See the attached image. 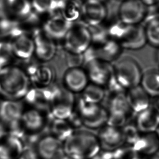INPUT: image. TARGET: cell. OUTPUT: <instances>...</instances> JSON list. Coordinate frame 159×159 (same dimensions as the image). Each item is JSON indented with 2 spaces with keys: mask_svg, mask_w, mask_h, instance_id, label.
<instances>
[{
  "mask_svg": "<svg viewBox=\"0 0 159 159\" xmlns=\"http://www.w3.org/2000/svg\"><path fill=\"white\" fill-rule=\"evenodd\" d=\"M133 146L141 157H152L159 151V139L155 132L141 133Z\"/></svg>",
  "mask_w": 159,
  "mask_h": 159,
  "instance_id": "20",
  "label": "cell"
},
{
  "mask_svg": "<svg viewBox=\"0 0 159 159\" xmlns=\"http://www.w3.org/2000/svg\"><path fill=\"white\" fill-rule=\"evenodd\" d=\"M113 159H141V157L131 145L124 143L113 151Z\"/></svg>",
  "mask_w": 159,
  "mask_h": 159,
  "instance_id": "31",
  "label": "cell"
},
{
  "mask_svg": "<svg viewBox=\"0 0 159 159\" xmlns=\"http://www.w3.org/2000/svg\"><path fill=\"white\" fill-rule=\"evenodd\" d=\"M93 159H113V151L101 148Z\"/></svg>",
  "mask_w": 159,
  "mask_h": 159,
  "instance_id": "40",
  "label": "cell"
},
{
  "mask_svg": "<svg viewBox=\"0 0 159 159\" xmlns=\"http://www.w3.org/2000/svg\"><path fill=\"white\" fill-rule=\"evenodd\" d=\"M52 117L49 111L24 106L20 122L25 134H39L47 132V127Z\"/></svg>",
  "mask_w": 159,
  "mask_h": 159,
  "instance_id": "8",
  "label": "cell"
},
{
  "mask_svg": "<svg viewBox=\"0 0 159 159\" xmlns=\"http://www.w3.org/2000/svg\"><path fill=\"white\" fill-rule=\"evenodd\" d=\"M31 86L26 72L19 67L6 66L0 70V98L22 101Z\"/></svg>",
  "mask_w": 159,
  "mask_h": 159,
  "instance_id": "1",
  "label": "cell"
},
{
  "mask_svg": "<svg viewBox=\"0 0 159 159\" xmlns=\"http://www.w3.org/2000/svg\"><path fill=\"white\" fill-rule=\"evenodd\" d=\"M125 95L131 111L136 115L151 106L152 98L141 85L126 90Z\"/></svg>",
  "mask_w": 159,
  "mask_h": 159,
  "instance_id": "17",
  "label": "cell"
},
{
  "mask_svg": "<svg viewBox=\"0 0 159 159\" xmlns=\"http://www.w3.org/2000/svg\"><path fill=\"white\" fill-rule=\"evenodd\" d=\"M49 110L54 118L66 119L75 110L76 95L63 86L49 87Z\"/></svg>",
  "mask_w": 159,
  "mask_h": 159,
  "instance_id": "4",
  "label": "cell"
},
{
  "mask_svg": "<svg viewBox=\"0 0 159 159\" xmlns=\"http://www.w3.org/2000/svg\"><path fill=\"white\" fill-rule=\"evenodd\" d=\"M3 5L11 16L19 19L28 18L33 11L29 0H5Z\"/></svg>",
  "mask_w": 159,
  "mask_h": 159,
  "instance_id": "26",
  "label": "cell"
},
{
  "mask_svg": "<svg viewBox=\"0 0 159 159\" xmlns=\"http://www.w3.org/2000/svg\"></svg>",
  "mask_w": 159,
  "mask_h": 159,
  "instance_id": "51",
  "label": "cell"
},
{
  "mask_svg": "<svg viewBox=\"0 0 159 159\" xmlns=\"http://www.w3.org/2000/svg\"><path fill=\"white\" fill-rule=\"evenodd\" d=\"M47 131L50 134L64 142L75 131L66 119L52 117L49 121Z\"/></svg>",
  "mask_w": 159,
  "mask_h": 159,
  "instance_id": "25",
  "label": "cell"
},
{
  "mask_svg": "<svg viewBox=\"0 0 159 159\" xmlns=\"http://www.w3.org/2000/svg\"><path fill=\"white\" fill-rule=\"evenodd\" d=\"M141 159H152L149 158V157H142Z\"/></svg>",
  "mask_w": 159,
  "mask_h": 159,
  "instance_id": "47",
  "label": "cell"
},
{
  "mask_svg": "<svg viewBox=\"0 0 159 159\" xmlns=\"http://www.w3.org/2000/svg\"><path fill=\"white\" fill-rule=\"evenodd\" d=\"M135 123L141 133H154L159 124V114L152 105L136 114Z\"/></svg>",
  "mask_w": 159,
  "mask_h": 159,
  "instance_id": "22",
  "label": "cell"
},
{
  "mask_svg": "<svg viewBox=\"0 0 159 159\" xmlns=\"http://www.w3.org/2000/svg\"><path fill=\"white\" fill-rule=\"evenodd\" d=\"M75 110L81 117L84 127L99 130L106 124L108 112L100 104L86 102L79 95L76 97Z\"/></svg>",
  "mask_w": 159,
  "mask_h": 159,
  "instance_id": "5",
  "label": "cell"
},
{
  "mask_svg": "<svg viewBox=\"0 0 159 159\" xmlns=\"http://www.w3.org/2000/svg\"><path fill=\"white\" fill-rule=\"evenodd\" d=\"M95 47L98 58L111 63L120 57L123 49L119 43L110 38L102 44Z\"/></svg>",
  "mask_w": 159,
  "mask_h": 159,
  "instance_id": "24",
  "label": "cell"
},
{
  "mask_svg": "<svg viewBox=\"0 0 159 159\" xmlns=\"http://www.w3.org/2000/svg\"><path fill=\"white\" fill-rule=\"evenodd\" d=\"M114 75L117 81L128 90L141 84L143 73L139 64L131 57H125L113 66Z\"/></svg>",
  "mask_w": 159,
  "mask_h": 159,
  "instance_id": "6",
  "label": "cell"
},
{
  "mask_svg": "<svg viewBox=\"0 0 159 159\" xmlns=\"http://www.w3.org/2000/svg\"><path fill=\"white\" fill-rule=\"evenodd\" d=\"M64 39L67 51L75 55H82L92 44L89 26L81 24L73 25Z\"/></svg>",
  "mask_w": 159,
  "mask_h": 159,
  "instance_id": "7",
  "label": "cell"
},
{
  "mask_svg": "<svg viewBox=\"0 0 159 159\" xmlns=\"http://www.w3.org/2000/svg\"><path fill=\"white\" fill-rule=\"evenodd\" d=\"M49 87L40 89L31 85L21 102L25 106L49 111Z\"/></svg>",
  "mask_w": 159,
  "mask_h": 159,
  "instance_id": "19",
  "label": "cell"
},
{
  "mask_svg": "<svg viewBox=\"0 0 159 159\" xmlns=\"http://www.w3.org/2000/svg\"><path fill=\"white\" fill-rule=\"evenodd\" d=\"M146 6H156L159 2V0H141Z\"/></svg>",
  "mask_w": 159,
  "mask_h": 159,
  "instance_id": "42",
  "label": "cell"
},
{
  "mask_svg": "<svg viewBox=\"0 0 159 159\" xmlns=\"http://www.w3.org/2000/svg\"><path fill=\"white\" fill-rule=\"evenodd\" d=\"M19 159H40L35 149L33 147H25Z\"/></svg>",
  "mask_w": 159,
  "mask_h": 159,
  "instance_id": "39",
  "label": "cell"
},
{
  "mask_svg": "<svg viewBox=\"0 0 159 159\" xmlns=\"http://www.w3.org/2000/svg\"><path fill=\"white\" fill-rule=\"evenodd\" d=\"M85 66L89 81L103 87L114 75L113 66L111 63L100 59L93 61Z\"/></svg>",
  "mask_w": 159,
  "mask_h": 159,
  "instance_id": "10",
  "label": "cell"
},
{
  "mask_svg": "<svg viewBox=\"0 0 159 159\" xmlns=\"http://www.w3.org/2000/svg\"><path fill=\"white\" fill-rule=\"evenodd\" d=\"M105 98H107L106 108L108 112H118L125 113L128 115L132 112L126 99L125 93L112 95Z\"/></svg>",
  "mask_w": 159,
  "mask_h": 159,
  "instance_id": "28",
  "label": "cell"
},
{
  "mask_svg": "<svg viewBox=\"0 0 159 159\" xmlns=\"http://www.w3.org/2000/svg\"><path fill=\"white\" fill-rule=\"evenodd\" d=\"M157 8H159V2L158 3V4H157Z\"/></svg>",
  "mask_w": 159,
  "mask_h": 159,
  "instance_id": "49",
  "label": "cell"
},
{
  "mask_svg": "<svg viewBox=\"0 0 159 159\" xmlns=\"http://www.w3.org/2000/svg\"><path fill=\"white\" fill-rule=\"evenodd\" d=\"M72 25L71 21L64 16H55L45 22L43 32L52 39H61L64 38Z\"/></svg>",
  "mask_w": 159,
  "mask_h": 159,
  "instance_id": "16",
  "label": "cell"
},
{
  "mask_svg": "<svg viewBox=\"0 0 159 159\" xmlns=\"http://www.w3.org/2000/svg\"><path fill=\"white\" fill-rule=\"evenodd\" d=\"M66 120L68 123L69 125L74 131L80 130L84 127V124L81 117H80L79 114L75 110H74L72 113Z\"/></svg>",
  "mask_w": 159,
  "mask_h": 159,
  "instance_id": "38",
  "label": "cell"
},
{
  "mask_svg": "<svg viewBox=\"0 0 159 159\" xmlns=\"http://www.w3.org/2000/svg\"><path fill=\"white\" fill-rule=\"evenodd\" d=\"M156 61L159 66V48H158V51H157V54H156Z\"/></svg>",
  "mask_w": 159,
  "mask_h": 159,
  "instance_id": "45",
  "label": "cell"
},
{
  "mask_svg": "<svg viewBox=\"0 0 159 159\" xmlns=\"http://www.w3.org/2000/svg\"><path fill=\"white\" fill-rule=\"evenodd\" d=\"M34 148L40 159H52L63 151V142L48 132L43 133Z\"/></svg>",
  "mask_w": 159,
  "mask_h": 159,
  "instance_id": "14",
  "label": "cell"
},
{
  "mask_svg": "<svg viewBox=\"0 0 159 159\" xmlns=\"http://www.w3.org/2000/svg\"><path fill=\"white\" fill-rule=\"evenodd\" d=\"M11 16L4 5L0 3V30L6 31L11 26Z\"/></svg>",
  "mask_w": 159,
  "mask_h": 159,
  "instance_id": "37",
  "label": "cell"
},
{
  "mask_svg": "<svg viewBox=\"0 0 159 159\" xmlns=\"http://www.w3.org/2000/svg\"><path fill=\"white\" fill-rule=\"evenodd\" d=\"M140 85L151 98L159 96V69H150L143 73Z\"/></svg>",
  "mask_w": 159,
  "mask_h": 159,
  "instance_id": "27",
  "label": "cell"
},
{
  "mask_svg": "<svg viewBox=\"0 0 159 159\" xmlns=\"http://www.w3.org/2000/svg\"><path fill=\"white\" fill-rule=\"evenodd\" d=\"M97 136L101 148L113 151L125 143L121 129L106 124L98 130Z\"/></svg>",
  "mask_w": 159,
  "mask_h": 159,
  "instance_id": "15",
  "label": "cell"
},
{
  "mask_svg": "<svg viewBox=\"0 0 159 159\" xmlns=\"http://www.w3.org/2000/svg\"><path fill=\"white\" fill-rule=\"evenodd\" d=\"M72 159L71 157L66 154L63 152V150L61 152H60L53 159Z\"/></svg>",
  "mask_w": 159,
  "mask_h": 159,
  "instance_id": "43",
  "label": "cell"
},
{
  "mask_svg": "<svg viewBox=\"0 0 159 159\" xmlns=\"http://www.w3.org/2000/svg\"><path fill=\"white\" fill-rule=\"evenodd\" d=\"M155 133H156V134H157V137H158V138L159 139V124L157 129H156V130L155 131Z\"/></svg>",
  "mask_w": 159,
  "mask_h": 159,
  "instance_id": "46",
  "label": "cell"
},
{
  "mask_svg": "<svg viewBox=\"0 0 159 159\" xmlns=\"http://www.w3.org/2000/svg\"><path fill=\"white\" fill-rule=\"evenodd\" d=\"M86 71L80 66H71L64 73L62 86L74 94H80L89 84Z\"/></svg>",
  "mask_w": 159,
  "mask_h": 159,
  "instance_id": "11",
  "label": "cell"
},
{
  "mask_svg": "<svg viewBox=\"0 0 159 159\" xmlns=\"http://www.w3.org/2000/svg\"><path fill=\"white\" fill-rule=\"evenodd\" d=\"M89 27L91 32L92 44L94 45L98 46L110 38L107 27L102 26V24Z\"/></svg>",
  "mask_w": 159,
  "mask_h": 159,
  "instance_id": "33",
  "label": "cell"
},
{
  "mask_svg": "<svg viewBox=\"0 0 159 159\" xmlns=\"http://www.w3.org/2000/svg\"><path fill=\"white\" fill-rule=\"evenodd\" d=\"M33 10L40 14L47 13L55 8L56 0H32Z\"/></svg>",
  "mask_w": 159,
  "mask_h": 159,
  "instance_id": "35",
  "label": "cell"
},
{
  "mask_svg": "<svg viewBox=\"0 0 159 159\" xmlns=\"http://www.w3.org/2000/svg\"><path fill=\"white\" fill-rule=\"evenodd\" d=\"M24 109L21 101L0 98V123L7 128L19 122Z\"/></svg>",
  "mask_w": 159,
  "mask_h": 159,
  "instance_id": "13",
  "label": "cell"
},
{
  "mask_svg": "<svg viewBox=\"0 0 159 159\" xmlns=\"http://www.w3.org/2000/svg\"><path fill=\"white\" fill-rule=\"evenodd\" d=\"M79 95L86 102L100 104L106 98V92L103 87L91 83Z\"/></svg>",
  "mask_w": 159,
  "mask_h": 159,
  "instance_id": "29",
  "label": "cell"
},
{
  "mask_svg": "<svg viewBox=\"0 0 159 159\" xmlns=\"http://www.w3.org/2000/svg\"><path fill=\"white\" fill-rule=\"evenodd\" d=\"M7 134H7V130L5 125H3L1 123H0V139Z\"/></svg>",
  "mask_w": 159,
  "mask_h": 159,
  "instance_id": "44",
  "label": "cell"
},
{
  "mask_svg": "<svg viewBox=\"0 0 159 159\" xmlns=\"http://www.w3.org/2000/svg\"><path fill=\"white\" fill-rule=\"evenodd\" d=\"M35 45V54L40 60L49 61L55 55L56 45L53 39L45 34L38 33L33 38Z\"/></svg>",
  "mask_w": 159,
  "mask_h": 159,
  "instance_id": "23",
  "label": "cell"
},
{
  "mask_svg": "<svg viewBox=\"0 0 159 159\" xmlns=\"http://www.w3.org/2000/svg\"><path fill=\"white\" fill-rule=\"evenodd\" d=\"M104 88L106 92V97L126 93V89L117 81L115 75H113Z\"/></svg>",
  "mask_w": 159,
  "mask_h": 159,
  "instance_id": "36",
  "label": "cell"
},
{
  "mask_svg": "<svg viewBox=\"0 0 159 159\" xmlns=\"http://www.w3.org/2000/svg\"><path fill=\"white\" fill-rule=\"evenodd\" d=\"M147 8L141 0H123L118 9V19L126 25L140 24L145 18Z\"/></svg>",
  "mask_w": 159,
  "mask_h": 159,
  "instance_id": "9",
  "label": "cell"
},
{
  "mask_svg": "<svg viewBox=\"0 0 159 159\" xmlns=\"http://www.w3.org/2000/svg\"><path fill=\"white\" fill-rule=\"evenodd\" d=\"M151 105L156 110L159 114V96L152 98Z\"/></svg>",
  "mask_w": 159,
  "mask_h": 159,
  "instance_id": "41",
  "label": "cell"
},
{
  "mask_svg": "<svg viewBox=\"0 0 159 159\" xmlns=\"http://www.w3.org/2000/svg\"><path fill=\"white\" fill-rule=\"evenodd\" d=\"M107 28L110 38L119 43L123 49L138 50L147 43L144 27L142 25H126L118 20Z\"/></svg>",
  "mask_w": 159,
  "mask_h": 159,
  "instance_id": "3",
  "label": "cell"
},
{
  "mask_svg": "<svg viewBox=\"0 0 159 159\" xmlns=\"http://www.w3.org/2000/svg\"><path fill=\"white\" fill-rule=\"evenodd\" d=\"M101 148L97 135L78 130L63 142L64 153L72 159H92Z\"/></svg>",
  "mask_w": 159,
  "mask_h": 159,
  "instance_id": "2",
  "label": "cell"
},
{
  "mask_svg": "<svg viewBox=\"0 0 159 159\" xmlns=\"http://www.w3.org/2000/svg\"><path fill=\"white\" fill-rule=\"evenodd\" d=\"M144 27L147 43L152 47L159 48V16L147 21Z\"/></svg>",
  "mask_w": 159,
  "mask_h": 159,
  "instance_id": "30",
  "label": "cell"
},
{
  "mask_svg": "<svg viewBox=\"0 0 159 159\" xmlns=\"http://www.w3.org/2000/svg\"><path fill=\"white\" fill-rule=\"evenodd\" d=\"M97 1H101V2H103L105 0H97Z\"/></svg>",
  "mask_w": 159,
  "mask_h": 159,
  "instance_id": "48",
  "label": "cell"
},
{
  "mask_svg": "<svg viewBox=\"0 0 159 159\" xmlns=\"http://www.w3.org/2000/svg\"><path fill=\"white\" fill-rule=\"evenodd\" d=\"M107 16L104 3L97 0H86L82 5L81 16L88 26L102 24Z\"/></svg>",
  "mask_w": 159,
  "mask_h": 159,
  "instance_id": "12",
  "label": "cell"
},
{
  "mask_svg": "<svg viewBox=\"0 0 159 159\" xmlns=\"http://www.w3.org/2000/svg\"><path fill=\"white\" fill-rule=\"evenodd\" d=\"M125 143L133 146L137 141L141 132L134 123L127 122L121 128Z\"/></svg>",
  "mask_w": 159,
  "mask_h": 159,
  "instance_id": "32",
  "label": "cell"
},
{
  "mask_svg": "<svg viewBox=\"0 0 159 159\" xmlns=\"http://www.w3.org/2000/svg\"></svg>",
  "mask_w": 159,
  "mask_h": 159,
  "instance_id": "50",
  "label": "cell"
},
{
  "mask_svg": "<svg viewBox=\"0 0 159 159\" xmlns=\"http://www.w3.org/2000/svg\"><path fill=\"white\" fill-rule=\"evenodd\" d=\"M24 148L20 138L5 135L0 139V159H19Z\"/></svg>",
  "mask_w": 159,
  "mask_h": 159,
  "instance_id": "18",
  "label": "cell"
},
{
  "mask_svg": "<svg viewBox=\"0 0 159 159\" xmlns=\"http://www.w3.org/2000/svg\"><path fill=\"white\" fill-rule=\"evenodd\" d=\"M106 124L117 128H122L128 122L129 115L118 112H108Z\"/></svg>",
  "mask_w": 159,
  "mask_h": 159,
  "instance_id": "34",
  "label": "cell"
},
{
  "mask_svg": "<svg viewBox=\"0 0 159 159\" xmlns=\"http://www.w3.org/2000/svg\"><path fill=\"white\" fill-rule=\"evenodd\" d=\"M11 49L16 57L21 60L30 59L35 52L33 38L24 34L18 35L11 43Z\"/></svg>",
  "mask_w": 159,
  "mask_h": 159,
  "instance_id": "21",
  "label": "cell"
}]
</instances>
